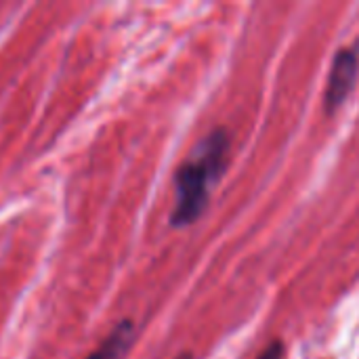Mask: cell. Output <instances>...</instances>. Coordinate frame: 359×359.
<instances>
[{
    "mask_svg": "<svg viewBox=\"0 0 359 359\" xmlns=\"http://www.w3.org/2000/svg\"><path fill=\"white\" fill-rule=\"evenodd\" d=\"M133 341H135V324L130 320H122L86 359H124Z\"/></svg>",
    "mask_w": 359,
    "mask_h": 359,
    "instance_id": "3",
    "label": "cell"
},
{
    "mask_svg": "<svg viewBox=\"0 0 359 359\" xmlns=\"http://www.w3.org/2000/svg\"><path fill=\"white\" fill-rule=\"evenodd\" d=\"M227 149H229L227 133L217 128L198 145L194 158L179 168L175 177L177 200H175V210L170 215V223L175 227L191 225L204 212L210 196V185L225 168Z\"/></svg>",
    "mask_w": 359,
    "mask_h": 359,
    "instance_id": "1",
    "label": "cell"
},
{
    "mask_svg": "<svg viewBox=\"0 0 359 359\" xmlns=\"http://www.w3.org/2000/svg\"><path fill=\"white\" fill-rule=\"evenodd\" d=\"M257 359H284V345L280 341L271 343Z\"/></svg>",
    "mask_w": 359,
    "mask_h": 359,
    "instance_id": "4",
    "label": "cell"
},
{
    "mask_svg": "<svg viewBox=\"0 0 359 359\" xmlns=\"http://www.w3.org/2000/svg\"><path fill=\"white\" fill-rule=\"evenodd\" d=\"M359 69V53L358 48L347 46L341 48L332 61L330 67V76H328V86H326V107L330 111H334L337 107H341L345 103V99L349 97V93L355 86Z\"/></svg>",
    "mask_w": 359,
    "mask_h": 359,
    "instance_id": "2",
    "label": "cell"
},
{
    "mask_svg": "<svg viewBox=\"0 0 359 359\" xmlns=\"http://www.w3.org/2000/svg\"><path fill=\"white\" fill-rule=\"evenodd\" d=\"M177 359H194V358H191V353H181Z\"/></svg>",
    "mask_w": 359,
    "mask_h": 359,
    "instance_id": "5",
    "label": "cell"
}]
</instances>
